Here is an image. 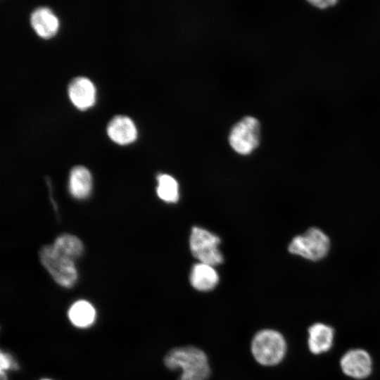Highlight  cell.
Instances as JSON below:
<instances>
[{
	"label": "cell",
	"mask_w": 380,
	"mask_h": 380,
	"mask_svg": "<svg viewBox=\"0 0 380 380\" xmlns=\"http://www.w3.org/2000/svg\"><path fill=\"white\" fill-rule=\"evenodd\" d=\"M30 21L35 32L43 38L54 35L58 27L57 17L46 6L35 8L30 13Z\"/></svg>",
	"instance_id": "cell-11"
},
{
	"label": "cell",
	"mask_w": 380,
	"mask_h": 380,
	"mask_svg": "<svg viewBox=\"0 0 380 380\" xmlns=\"http://www.w3.org/2000/svg\"><path fill=\"white\" fill-rule=\"evenodd\" d=\"M106 132L113 141L120 145L133 142L137 135L134 123L124 115H114L107 124Z\"/></svg>",
	"instance_id": "cell-9"
},
{
	"label": "cell",
	"mask_w": 380,
	"mask_h": 380,
	"mask_svg": "<svg viewBox=\"0 0 380 380\" xmlns=\"http://www.w3.org/2000/svg\"><path fill=\"white\" fill-rule=\"evenodd\" d=\"M260 125L253 117L246 116L236 123L230 132L229 142L238 153L247 155L259 145Z\"/></svg>",
	"instance_id": "cell-6"
},
{
	"label": "cell",
	"mask_w": 380,
	"mask_h": 380,
	"mask_svg": "<svg viewBox=\"0 0 380 380\" xmlns=\"http://www.w3.org/2000/svg\"><path fill=\"white\" fill-rule=\"evenodd\" d=\"M220 238L213 233L198 227H194L189 238L192 255L199 262L212 266L221 264L223 256L218 248Z\"/></svg>",
	"instance_id": "cell-5"
},
{
	"label": "cell",
	"mask_w": 380,
	"mask_h": 380,
	"mask_svg": "<svg viewBox=\"0 0 380 380\" xmlns=\"http://www.w3.org/2000/svg\"><path fill=\"white\" fill-rule=\"evenodd\" d=\"M189 281L195 289L200 291H208L217 285L219 275L213 266L198 262L193 266Z\"/></svg>",
	"instance_id": "cell-12"
},
{
	"label": "cell",
	"mask_w": 380,
	"mask_h": 380,
	"mask_svg": "<svg viewBox=\"0 0 380 380\" xmlns=\"http://www.w3.org/2000/svg\"><path fill=\"white\" fill-rule=\"evenodd\" d=\"M251 353L255 360L264 366H274L282 361L287 345L283 335L274 329L258 331L253 338Z\"/></svg>",
	"instance_id": "cell-2"
},
{
	"label": "cell",
	"mask_w": 380,
	"mask_h": 380,
	"mask_svg": "<svg viewBox=\"0 0 380 380\" xmlns=\"http://www.w3.org/2000/svg\"><path fill=\"white\" fill-rule=\"evenodd\" d=\"M331 247L329 236L317 227H310L295 236L289 245V251L304 259L317 262L324 258Z\"/></svg>",
	"instance_id": "cell-3"
},
{
	"label": "cell",
	"mask_w": 380,
	"mask_h": 380,
	"mask_svg": "<svg viewBox=\"0 0 380 380\" xmlns=\"http://www.w3.org/2000/svg\"><path fill=\"white\" fill-rule=\"evenodd\" d=\"M164 364L170 370H182L178 380H208L210 374L206 354L192 346L170 350L164 357Z\"/></svg>",
	"instance_id": "cell-1"
},
{
	"label": "cell",
	"mask_w": 380,
	"mask_h": 380,
	"mask_svg": "<svg viewBox=\"0 0 380 380\" xmlns=\"http://www.w3.org/2000/svg\"><path fill=\"white\" fill-rule=\"evenodd\" d=\"M308 334V346L312 354L320 355L328 352L331 348L334 330L331 326L322 322H316L309 327Z\"/></svg>",
	"instance_id": "cell-10"
},
{
	"label": "cell",
	"mask_w": 380,
	"mask_h": 380,
	"mask_svg": "<svg viewBox=\"0 0 380 380\" xmlns=\"http://www.w3.org/2000/svg\"><path fill=\"white\" fill-rule=\"evenodd\" d=\"M68 94L73 105L80 110L89 108L95 101L94 85L86 77L77 76L72 78L68 86Z\"/></svg>",
	"instance_id": "cell-8"
},
{
	"label": "cell",
	"mask_w": 380,
	"mask_h": 380,
	"mask_svg": "<svg viewBox=\"0 0 380 380\" xmlns=\"http://www.w3.org/2000/svg\"><path fill=\"white\" fill-rule=\"evenodd\" d=\"M158 196L167 203H175L179 199V185L177 180L171 175L160 174L157 177Z\"/></svg>",
	"instance_id": "cell-16"
},
{
	"label": "cell",
	"mask_w": 380,
	"mask_h": 380,
	"mask_svg": "<svg viewBox=\"0 0 380 380\" xmlns=\"http://www.w3.org/2000/svg\"><path fill=\"white\" fill-rule=\"evenodd\" d=\"M53 246L59 253L72 260L79 258L84 250L81 240L70 234L58 236Z\"/></svg>",
	"instance_id": "cell-15"
},
{
	"label": "cell",
	"mask_w": 380,
	"mask_h": 380,
	"mask_svg": "<svg viewBox=\"0 0 380 380\" xmlns=\"http://www.w3.org/2000/svg\"><path fill=\"white\" fill-rule=\"evenodd\" d=\"M92 187L91 175L89 170L82 165L73 167L69 176V191L77 199L89 196Z\"/></svg>",
	"instance_id": "cell-13"
},
{
	"label": "cell",
	"mask_w": 380,
	"mask_h": 380,
	"mask_svg": "<svg viewBox=\"0 0 380 380\" xmlns=\"http://www.w3.org/2000/svg\"><path fill=\"white\" fill-rule=\"evenodd\" d=\"M68 317L73 325L79 328H85L94 323L96 310L88 301L80 300L71 305L68 311Z\"/></svg>",
	"instance_id": "cell-14"
},
{
	"label": "cell",
	"mask_w": 380,
	"mask_h": 380,
	"mask_svg": "<svg viewBox=\"0 0 380 380\" xmlns=\"http://www.w3.org/2000/svg\"><path fill=\"white\" fill-rule=\"evenodd\" d=\"M340 367L346 376L362 380L371 374L372 360L367 350L353 348L343 355L340 360Z\"/></svg>",
	"instance_id": "cell-7"
},
{
	"label": "cell",
	"mask_w": 380,
	"mask_h": 380,
	"mask_svg": "<svg viewBox=\"0 0 380 380\" xmlns=\"http://www.w3.org/2000/svg\"><path fill=\"white\" fill-rule=\"evenodd\" d=\"M42 380H51V379H42Z\"/></svg>",
	"instance_id": "cell-19"
},
{
	"label": "cell",
	"mask_w": 380,
	"mask_h": 380,
	"mask_svg": "<svg viewBox=\"0 0 380 380\" xmlns=\"http://www.w3.org/2000/svg\"><path fill=\"white\" fill-rule=\"evenodd\" d=\"M0 367L1 374L4 372V370L12 369L15 367V365L10 355L1 353L0 355Z\"/></svg>",
	"instance_id": "cell-17"
},
{
	"label": "cell",
	"mask_w": 380,
	"mask_h": 380,
	"mask_svg": "<svg viewBox=\"0 0 380 380\" xmlns=\"http://www.w3.org/2000/svg\"><path fill=\"white\" fill-rule=\"evenodd\" d=\"M41 263L60 286L70 288L77 279L73 260L59 253L53 245H46L39 251Z\"/></svg>",
	"instance_id": "cell-4"
},
{
	"label": "cell",
	"mask_w": 380,
	"mask_h": 380,
	"mask_svg": "<svg viewBox=\"0 0 380 380\" xmlns=\"http://www.w3.org/2000/svg\"><path fill=\"white\" fill-rule=\"evenodd\" d=\"M310 3L316 6V7H318L319 8H327L329 6H333L334 4H335L336 3V1H330V0H327V1H310Z\"/></svg>",
	"instance_id": "cell-18"
}]
</instances>
